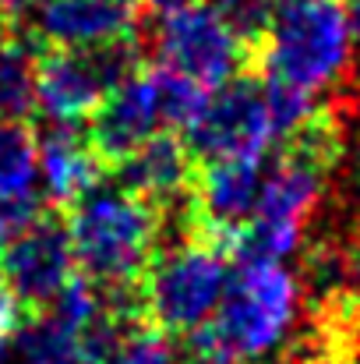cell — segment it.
<instances>
[{
    "label": "cell",
    "mask_w": 360,
    "mask_h": 364,
    "mask_svg": "<svg viewBox=\"0 0 360 364\" xmlns=\"http://www.w3.org/2000/svg\"><path fill=\"white\" fill-rule=\"evenodd\" d=\"M14 347H18L21 364H82L78 333L67 329L50 311L28 315L21 329L14 333Z\"/></svg>",
    "instance_id": "cell-15"
},
{
    "label": "cell",
    "mask_w": 360,
    "mask_h": 364,
    "mask_svg": "<svg viewBox=\"0 0 360 364\" xmlns=\"http://www.w3.org/2000/svg\"><path fill=\"white\" fill-rule=\"evenodd\" d=\"M7 25H11V21H7V18L0 14V50L7 46V36H11V32H7Z\"/></svg>",
    "instance_id": "cell-22"
},
{
    "label": "cell",
    "mask_w": 360,
    "mask_h": 364,
    "mask_svg": "<svg viewBox=\"0 0 360 364\" xmlns=\"http://www.w3.org/2000/svg\"><path fill=\"white\" fill-rule=\"evenodd\" d=\"M78 272L103 294H131L148 272L166 216L120 184H99L67 209Z\"/></svg>",
    "instance_id": "cell-3"
},
{
    "label": "cell",
    "mask_w": 360,
    "mask_h": 364,
    "mask_svg": "<svg viewBox=\"0 0 360 364\" xmlns=\"http://www.w3.org/2000/svg\"><path fill=\"white\" fill-rule=\"evenodd\" d=\"M184 141L198 163L265 159L276 145L265 85L251 75L219 85L212 96H205L198 117L184 127Z\"/></svg>",
    "instance_id": "cell-6"
},
{
    "label": "cell",
    "mask_w": 360,
    "mask_h": 364,
    "mask_svg": "<svg viewBox=\"0 0 360 364\" xmlns=\"http://www.w3.org/2000/svg\"><path fill=\"white\" fill-rule=\"evenodd\" d=\"M187 4H195V0H141V7H148L156 14H170V11H180Z\"/></svg>",
    "instance_id": "cell-20"
},
{
    "label": "cell",
    "mask_w": 360,
    "mask_h": 364,
    "mask_svg": "<svg viewBox=\"0 0 360 364\" xmlns=\"http://www.w3.org/2000/svg\"><path fill=\"white\" fill-rule=\"evenodd\" d=\"M177 361V343L152 322H138L127 333V343L120 350L117 364H173Z\"/></svg>",
    "instance_id": "cell-17"
},
{
    "label": "cell",
    "mask_w": 360,
    "mask_h": 364,
    "mask_svg": "<svg viewBox=\"0 0 360 364\" xmlns=\"http://www.w3.org/2000/svg\"><path fill=\"white\" fill-rule=\"evenodd\" d=\"M110 173L124 191L145 198L163 216H173L191 202L195 177H198V159L191 156L184 134L159 131L141 149H134L131 156L114 163Z\"/></svg>",
    "instance_id": "cell-10"
},
{
    "label": "cell",
    "mask_w": 360,
    "mask_h": 364,
    "mask_svg": "<svg viewBox=\"0 0 360 364\" xmlns=\"http://www.w3.org/2000/svg\"><path fill=\"white\" fill-rule=\"evenodd\" d=\"M36 43L18 32L0 50V121L25 124L36 114Z\"/></svg>",
    "instance_id": "cell-14"
},
{
    "label": "cell",
    "mask_w": 360,
    "mask_h": 364,
    "mask_svg": "<svg viewBox=\"0 0 360 364\" xmlns=\"http://www.w3.org/2000/svg\"><path fill=\"white\" fill-rule=\"evenodd\" d=\"M4 358H7V347H4V340H0V364H4Z\"/></svg>",
    "instance_id": "cell-23"
},
{
    "label": "cell",
    "mask_w": 360,
    "mask_h": 364,
    "mask_svg": "<svg viewBox=\"0 0 360 364\" xmlns=\"http://www.w3.org/2000/svg\"><path fill=\"white\" fill-rule=\"evenodd\" d=\"M148 43L166 68L187 75L205 89L234 82L247 64H254L251 46L205 4H187L180 11L163 14Z\"/></svg>",
    "instance_id": "cell-7"
},
{
    "label": "cell",
    "mask_w": 360,
    "mask_h": 364,
    "mask_svg": "<svg viewBox=\"0 0 360 364\" xmlns=\"http://www.w3.org/2000/svg\"><path fill=\"white\" fill-rule=\"evenodd\" d=\"M36 156H39V173L50 202L57 209H71L78 198H85L92 188L103 184L110 173V163L96 152L85 131L75 124H50L36 138Z\"/></svg>",
    "instance_id": "cell-13"
},
{
    "label": "cell",
    "mask_w": 360,
    "mask_h": 364,
    "mask_svg": "<svg viewBox=\"0 0 360 364\" xmlns=\"http://www.w3.org/2000/svg\"><path fill=\"white\" fill-rule=\"evenodd\" d=\"M138 36H145L141 0H46L28 21V39L57 50H89Z\"/></svg>",
    "instance_id": "cell-9"
},
{
    "label": "cell",
    "mask_w": 360,
    "mask_h": 364,
    "mask_svg": "<svg viewBox=\"0 0 360 364\" xmlns=\"http://www.w3.org/2000/svg\"><path fill=\"white\" fill-rule=\"evenodd\" d=\"M343 11H347V21H350L354 43H360V0H343Z\"/></svg>",
    "instance_id": "cell-21"
},
{
    "label": "cell",
    "mask_w": 360,
    "mask_h": 364,
    "mask_svg": "<svg viewBox=\"0 0 360 364\" xmlns=\"http://www.w3.org/2000/svg\"><path fill=\"white\" fill-rule=\"evenodd\" d=\"M28 315H25V308L18 304V297L7 290V283L0 279V340H7V336H14L18 329H21V322H25Z\"/></svg>",
    "instance_id": "cell-18"
},
{
    "label": "cell",
    "mask_w": 360,
    "mask_h": 364,
    "mask_svg": "<svg viewBox=\"0 0 360 364\" xmlns=\"http://www.w3.org/2000/svg\"><path fill=\"white\" fill-rule=\"evenodd\" d=\"M261 78L300 92L339 89L354 71V32L339 0H276L265 39L254 50Z\"/></svg>",
    "instance_id": "cell-4"
},
{
    "label": "cell",
    "mask_w": 360,
    "mask_h": 364,
    "mask_svg": "<svg viewBox=\"0 0 360 364\" xmlns=\"http://www.w3.org/2000/svg\"><path fill=\"white\" fill-rule=\"evenodd\" d=\"M261 184H265L261 159L198 163V177H195V191H191L195 227L209 230L212 237H223L234 247L237 234L254 220Z\"/></svg>",
    "instance_id": "cell-11"
},
{
    "label": "cell",
    "mask_w": 360,
    "mask_h": 364,
    "mask_svg": "<svg viewBox=\"0 0 360 364\" xmlns=\"http://www.w3.org/2000/svg\"><path fill=\"white\" fill-rule=\"evenodd\" d=\"M300 311V283L276 258H234L216 315L184 336L187 364H258L276 350Z\"/></svg>",
    "instance_id": "cell-1"
},
{
    "label": "cell",
    "mask_w": 360,
    "mask_h": 364,
    "mask_svg": "<svg viewBox=\"0 0 360 364\" xmlns=\"http://www.w3.org/2000/svg\"><path fill=\"white\" fill-rule=\"evenodd\" d=\"M205 7H212V11L237 32L240 39L251 46V53H254L258 43H261L265 32H268L276 0H205Z\"/></svg>",
    "instance_id": "cell-16"
},
{
    "label": "cell",
    "mask_w": 360,
    "mask_h": 364,
    "mask_svg": "<svg viewBox=\"0 0 360 364\" xmlns=\"http://www.w3.org/2000/svg\"><path fill=\"white\" fill-rule=\"evenodd\" d=\"M166 230L170 237L159 241L138 294L145 322L173 340H184L216 315L234 272V247L195 227L191 205L177 216H166Z\"/></svg>",
    "instance_id": "cell-2"
},
{
    "label": "cell",
    "mask_w": 360,
    "mask_h": 364,
    "mask_svg": "<svg viewBox=\"0 0 360 364\" xmlns=\"http://www.w3.org/2000/svg\"><path fill=\"white\" fill-rule=\"evenodd\" d=\"M357 191H360V163H357Z\"/></svg>",
    "instance_id": "cell-24"
},
{
    "label": "cell",
    "mask_w": 360,
    "mask_h": 364,
    "mask_svg": "<svg viewBox=\"0 0 360 364\" xmlns=\"http://www.w3.org/2000/svg\"><path fill=\"white\" fill-rule=\"evenodd\" d=\"M159 131H166V121H163V103H159V85L152 68H141L131 82L110 92L85 127L89 141L110 166L131 156L134 149H141Z\"/></svg>",
    "instance_id": "cell-12"
},
{
    "label": "cell",
    "mask_w": 360,
    "mask_h": 364,
    "mask_svg": "<svg viewBox=\"0 0 360 364\" xmlns=\"http://www.w3.org/2000/svg\"><path fill=\"white\" fill-rule=\"evenodd\" d=\"M145 36L89 50H36V110L50 124L89 121L110 92L131 82L145 64Z\"/></svg>",
    "instance_id": "cell-5"
},
{
    "label": "cell",
    "mask_w": 360,
    "mask_h": 364,
    "mask_svg": "<svg viewBox=\"0 0 360 364\" xmlns=\"http://www.w3.org/2000/svg\"><path fill=\"white\" fill-rule=\"evenodd\" d=\"M75 244L60 213H39L21 234L0 247V279L25 315H43L75 279Z\"/></svg>",
    "instance_id": "cell-8"
},
{
    "label": "cell",
    "mask_w": 360,
    "mask_h": 364,
    "mask_svg": "<svg viewBox=\"0 0 360 364\" xmlns=\"http://www.w3.org/2000/svg\"><path fill=\"white\" fill-rule=\"evenodd\" d=\"M43 4H46V0H0V14L14 25V21H21L25 14H36Z\"/></svg>",
    "instance_id": "cell-19"
}]
</instances>
